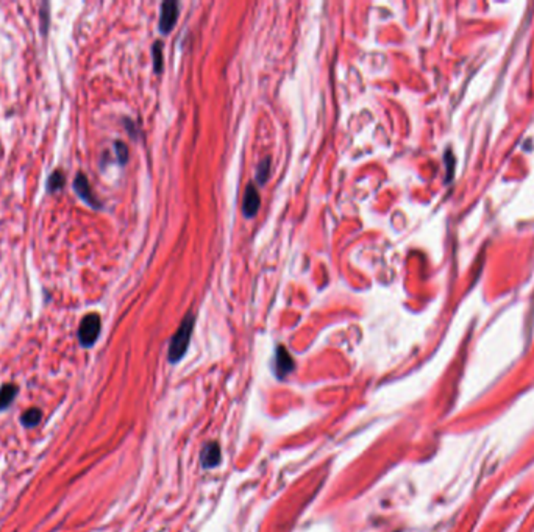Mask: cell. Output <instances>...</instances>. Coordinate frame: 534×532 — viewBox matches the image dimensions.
<instances>
[{
  "label": "cell",
  "mask_w": 534,
  "mask_h": 532,
  "mask_svg": "<svg viewBox=\"0 0 534 532\" xmlns=\"http://www.w3.org/2000/svg\"><path fill=\"white\" fill-rule=\"evenodd\" d=\"M220 462V446L211 442L202 450V463L205 468H213Z\"/></svg>",
  "instance_id": "7"
},
{
  "label": "cell",
  "mask_w": 534,
  "mask_h": 532,
  "mask_svg": "<svg viewBox=\"0 0 534 532\" xmlns=\"http://www.w3.org/2000/svg\"><path fill=\"white\" fill-rule=\"evenodd\" d=\"M100 328H102V322L99 314L93 312V314H88V316H84L80 323V328H78V340H80L82 347L84 348L93 347L99 339Z\"/></svg>",
  "instance_id": "2"
},
{
  "label": "cell",
  "mask_w": 534,
  "mask_h": 532,
  "mask_svg": "<svg viewBox=\"0 0 534 532\" xmlns=\"http://www.w3.org/2000/svg\"><path fill=\"white\" fill-rule=\"evenodd\" d=\"M43 419V410L38 409V408H30L27 409L24 414H22V425H24L25 428H35L39 425V421H41Z\"/></svg>",
  "instance_id": "9"
},
{
  "label": "cell",
  "mask_w": 534,
  "mask_h": 532,
  "mask_svg": "<svg viewBox=\"0 0 534 532\" xmlns=\"http://www.w3.org/2000/svg\"><path fill=\"white\" fill-rule=\"evenodd\" d=\"M259 206H261V198H259L258 189L253 185H248L242 200V214L246 216L247 219H252V217L257 216Z\"/></svg>",
  "instance_id": "5"
},
{
  "label": "cell",
  "mask_w": 534,
  "mask_h": 532,
  "mask_svg": "<svg viewBox=\"0 0 534 532\" xmlns=\"http://www.w3.org/2000/svg\"><path fill=\"white\" fill-rule=\"evenodd\" d=\"M73 189H76L77 196L80 197L84 203H88L91 208H94V209L102 208L100 202L97 200V197L94 196L93 189H91L88 178L83 174H78L76 176V180H73Z\"/></svg>",
  "instance_id": "3"
},
{
  "label": "cell",
  "mask_w": 534,
  "mask_h": 532,
  "mask_svg": "<svg viewBox=\"0 0 534 532\" xmlns=\"http://www.w3.org/2000/svg\"><path fill=\"white\" fill-rule=\"evenodd\" d=\"M178 21V3L174 0L164 2L161 5V16H160V32L163 34H167L172 30L174 25Z\"/></svg>",
  "instance_id": "4"
},
{
  "label": "cell",
  "mask_w": 534,
  "mask_h": 532,
  "mask_svg": "<svg viewBox=\"0 0 534 532\" xmlns=\"http://www.w3.org/2000/svg\"><path fill=\"white\" fill-rule=\"evenodd\" d=\"M18 386L16 384H3L2 387H0V412L2 410H7L11 403L14 402L16 395H18Z\"/></svg>",
  "instance_id": "8"
},
{
  "label": "cell",
  "mask_w": 534,
  "mask_h": 532,
  "mask_svg": "<svg viewBox=\"0 0 534 532\" xmlns=\"http://www.w3.org/2000/svg\"><path fill=\"white\" fill-rule=\"evenodd\" d=\"M194 322H196L194 314L189 312L183 319V322H181L180 328L177 329V333L174 334L172 340H170V345H169V360L170 362H178V360L185 356L187 347H189L192 329H194Z\"/></svg>",
  "instance_id": "1"
},
{
  "label": "cell",
  "mask_w": 534,
  "mask_h": 532,
  "mask_svg": "<svg viewBox=\"0 0 534 532\" xmlns=\"http://www.w3.org/2000/svg\"><path fill=\"white\" fill-rule=\"evenodd\" d=\"M49 5L47 3H43V10H41V32L45 34L47 33V28H49V24H50V16H49Z\"/></svg>",
  "instance_id": "14"
},
{
  "label": "cell",
  "mask_w": 534,
  "mask_h": 532,
  "mask_svg": "<svg viewBox=\"0 0 534 532\" xmlns=\"http://www.w3.org/2000/svg\"><path fill=\"white\" fill-rule=\"evenodd\" d=\"M153 67H155V71L160 73L161 69H163V44L160 41H156L155 44H153Z\"/></svg>",
  "instance_id": "12"
},
{
  "label": "cell",
  "mask_w": 534,
  "mask_h": 532,
  "mask_svg": "<svg viewBox=\"0 0 534 532\" xmlns=\"http://www.w3.org/2000/svg\"><path fill=\"white\" fill-rule=\"evenodd\" d=\"M65 183H66L65 174H62V172H60V170H55V172H52V175H50L49 180H47V191L50 194L60 191V189H62V186H65Z\"/></svg>",
  "instance_id": "10"
},
{
  "label": "cell",
  "mask_w": 534,
  "mask_h": 532,
  "mask_svg": "<svg viewBox=\"0 0 534 532\" xmlns=\"http://www.w3.org/2000/svg\"><path fill=\"white\" fill-rule=\"evenodd\" d=\"M115 148H116V157H117V161L121 164H125L128 159V148L127 146L124 144V142L117 141L115 142Z\"/></svg>",
  "instance_id": "13"
},
{
  "label": "cell",
  "mask_w": 534,
  "mask_h": 532,
  "mask_svg": "<svg viewBox=\"0 0 534 532\" xmlns=\"http://www.w3.org/2000/svg\"><path fill=\"white\" fill-rule=\"evenodd\" d=\"M269 174H270V158H264L263 161L258 164V167H257V181H258V185H264V183L267 181V178H269Z\"/></svg>",
  "instance_id": "11"
},
{
  "label": "cell",
  "mask_w": 534,
  "mask_h": 532,
  "mask_svg": "<svg viewBox=\"0 0 534 532\" xmlns=\"http://www.w3.org/2000/svg\"><path fill=\"white\" fill-rule=\"evenodd\" d=\"M275 369L278 378H285L288 373H291L294 370V359L291 354L288 353L285 347L277 348V356H275Z\"/></svg>",
  "instance_id": "6"
}]
</instances>
